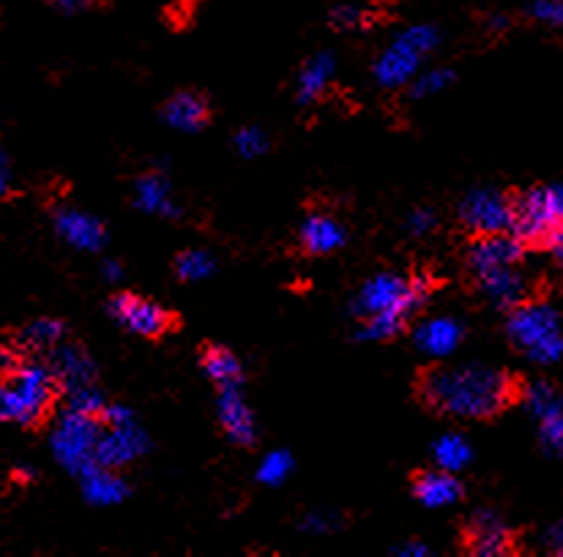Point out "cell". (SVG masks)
Listing matches in <instances>:
<instances>
[{
    "label": "cell",
    "instance_id": "obj_22",
    "mask_svg": "<svg viewBox=\"0 0 563 557\" xmlns=\"http://www.w3.org/2000/svg\"><path fill=\"white\" fill-rule=\"evenodd\" d=\"M82 498L93 505H115L129 498V483L112 467L91 465L80 472Z\"/></svg>",
    "mask_w": 563,
    "mask_h": 557
},
{
    "label": "cell",
    "instance_id": "obj_11",
    "mask_svg": "<svg viewBox=\"0 0 563 557\" xmlns=\"http://www.w3.org/2000/svg\"><path fill=\"white\" fill-rule=\"evenodd\" d=\"M522 399L528 404V413L539 424V441L544 452L553 457H563V397L550 386L548 380H537L522 388Z\"/></svg>",
    "mask_w": 563,
    "mask_h": 557
},
{
    "label": "cell",
    "instance_id": "obj_18",
    "mask_svg": "<svg viewBox=\"0 0 563 557\" xmlns=\"http://www.w3.org/2000/svg\"><path fill=\"white\" fill-rule=\"evenodd\" d=\"M476 287L482 290V296L487 298L493 307L498 309H515L522 301H528V281L520 274V266H506L495 268V271L482 274V277H473Z\"/></svg>",
    "mask_w": 563,
    "mask_h": 557
},
{
    "label": "cell",
    "instance_id": "obj_32",
    "mask_svg": "<svg viewBox=\"0 0 563 557\" xmlns=\"http://www.w3.org/2000/svg\"><path fill=\"white\" fill-rule=\"evenodd\" d=\"M452 82H454L452 69H432V71H424V75H416L413 82H410L408 88H410V96H413V99H427V96L446 91Z\"/></svg>",
    "mask_w": 563,
    "mask_h": 557
},
{
    "label": "cell",
    "instance_id": "obj_29",
    "mask_svg": "<svg viewBox=\"0 0 563 557\" xmlns=\"http://www.w3.org/2000/svg\"><path fill=\"white\" fill-rule=\"evenodd\" d=\"M217 271V263L208 252L202 249H187L178 255L176 260V274L181 281H202Z\"/></svg>",
    "mask_w": 563,
    "mask_h": 557
},
{
    "label": "cell",
    "instance_id": "obj_40",
    "mask_svg": "<svg viewBox=\"0 0 563 557\" xmlns=\"http://www.w3.org/2000/svg\"><path fill=\"white\" fill-rule=\"evenodd\" d=\"M11 191V167H9V156L0 151V200Z\"/></svg>",
    "mask_w": 563,
    "mask_h": 557
},
{
    "label": "cell",
    "instance_id": "obj_1",
    "mask_svg": "<svg viewBox=\"0 0 563 557\" xmlns=\"http://www.w3.org/2000/svg\"><path fill=\"white\" fill-rule=\"evenodd\" d=\"M419 397L430 410L452 419L487 421L522 399L520 377L482 364L421 371Z\"/></svg>",
    "mask_w": 563,
    "mask_h": 557
},
{
    "label": "cell",
    "instance_id": "obj_24",
    "mask_svg": "<svg viewBox=\"0 0 563 557\" xmlns=\"http://www.w3.org/2000/svg\"><path fill=\"white\" fill-rule=\"evenodd\" d=\"M334 55L331 53H318L301 66L298 71V86H296V99L298 104H314L320 96L325 93V88L334 80Z\"/></svg>",
    "mask_w": 563,
    "mask_h": 557
},
{
    "label": "cell",
    "instance_id": "obj_14",
    "mask_svg": "<svg viewBox=\"0 0 563 557\" xmlns=\"http://www.w3.org/2000/svg\"><path fill=\"white\" fill-rule=\"evenodd\" d=\"M47 364L53 369L55 380H58L60 391L69 393L75 388L93 386L96 382V364L88 356V350L77 342H60L58 347L47 353Z\"/></svg>",
    "mask_w": 563,
    "mask_h": 557
},
{
    "label": "cell",
    "instance_id": "obj_13",
    "mask_svg": "<svg viewBox=\"0 0 563 557\" xmlns=\"http://www.w3.org/2000/svg\"><path fill=\"white\" fill-rule=\"evenodd\" d=\"M526 255V244L515 233L476 235L468 246V271L471 277L495 271V268L520 266Z\"/></svg>",
    "mask_w": 563,
    "mask_h": 557
},
{
    "label": "cell",
    "instance_id": "obj_23",
    "mask_svg": "<svg viewBox=\"0 0 563 557\" xmlns=\"http://www.w3.org/2000/svg\"><path fill=\"white\" fill-rule=\"evenodd\" d=\"M134 205L145 213H159V216H178L181 213V208L173 200L170 181L159 170L140 176L137 186H134Z\"/></svg>",
    "mask_w": 563,
    "mask_h": 557
},
{
    "label": "cell",
    "instance_id": "obj_42",
    "mask_svg": "<svg viewBox=\"0 0 563 557\" xmlns=\"http://www.w3.org/2000/svg\"><path fill=\"white\" fill-rule=\"evenodd\" d=\"M548 197H550V202H553L555 216H559L561 224H563V183L548 186Z\"/></svg>",
    "mask_w": 563,
    "mask_h": 557
},
{
    "label": "cell",
    "instance_id": "obj_7",
    "mask_svg": "<svg viewBox=\"0 0 563 557\" xmlns=\"http://www.w3.org/2000/svg\"><path fill=\"white\" fill-rule=\"evenodd\" d=\"M101 419L64 410L53 430V454L69 472L80 476L86 467L96 465V446H99Z\"/></svg>",
    "mask_w": 563,
    "mask_h": 557
},
{
    "label": "cell",
    "instance_id": "obj_35",
    "mask_svg": "<svg viewBox=\"0 0 563 557\" xmlns=\"http://www.w3.org/2000/svg\"><path fill=\"white\" fill-rule=\"evenodd\" d=\"M531 16L544 25L563 27V0H533Z\"/></svg>",
    "mask_w": 563,
    "mask_h": 557
},
{
    "label": "cell",
    "instance_id": "obj_36",
    "mask_svg": "<svg viewBox=\"0 0 563 557\" xmlns=\"http://www.w3.org/2000/svg\"><path fill=\"white\" fill-rule=\"evenodd\" d=\"M435 224H438V216L430 211V208H416V211H410L408 219H405V227H408V233L416 235V238L430 235L432 230H435Z\"/></svg>",
    "mask_w": 563,
    "mask_h": 557
},
{
    "label": "cell",
    "instance_id": "obj_6",
    "mask_svg": "<svg viewBox=\"0 0 563 557\" xmlns=\"http://www.w3.org/2000/svg\"><path fill=\"white\" fill-rule=\"evenodd\" d=\"M148 448V437L140 430L137 419L123 404H107L104 415H101V435L99 446H96V463L121 470V467L132 465L134 459L143 457Z\"/></svg>",
    "mask_w": 563,
    "mask_h": 557
},
{
    "label": "cell",
    "instance_id": "obj_34",
    "mask_svg": "<svg viewBox=\"0 0 563 557\" xmlns=\"http://www.w3.org/2000/svg\"><path fill=\"white\" fill-rule=\"evenodd\" d=\"M303 533H314V536H323V533H334L340 527V514L336 511H312V514L303 516L301 525Z\"/></svg>",
    "mask_w": 563,
    "mask_h": 557
},
{
    "label": "cell",
    "instance_id": "obj_3",
    "mask_svg": "<svg viewBox=\"0 0 563 557\" xmlns=\"http://www.w3.org/2000/svg\"><path fill=\"white\" fill-rule=\"evenodd\" d=\"M60 393L47 361H20V367L0 380V421L38 426L49 419Z\"/></svg>",
    "mask_w": 563,
    "mask_h": 557
},
{
    "label": "cell",
    "instance_id": "obj_2",
    "mask_svg": "<svg viewBox=\"0 0 563 557\" xmlns=\"http://www.w3.org/2000/svg\"><path fill=\"white\" fill-rule=\"evenodd\" d=\"M435 287L438 281L430 271H416L410 277L394 271L377 274L358 290L353 301V314L362 318L356 336L362 342L394 339L430 301Z\"/></svg>",
    "mask_w": 563,
    "mask_h": 557
},
{
    "label": "cell",
    "instance_id": "obj_17",
    "mask_svg": "<svg viewBox=\"0 0 563 557\" xmlns=\"http://www.w3.org/2000/svg\"><path fill=\"white\" fill-rule=\"evenodd\" d=\"M298 244H301V249L312 257L331 255V252H340L342 246L347 244V230L345 224L336 216H331V213L312 211L301 222Z\"/></svg>",
    "mask_w": 563,
    "mask_h": 557
},
{
    "label": "cell",
    "instance_id": "obj_27",
    "mask_svg": "<svg viewBox=\"0 0 563 557\" xmlns=\"http://www.w3.org/2000/svg\"><path fill=\"white\" fill-rule=\"evenodd\" d=\"M432 457H435L438 467H443L449 472H457L465 465H471L473 448L463 435H443L432 446Z\"/></svg>",
    "mask_w": 563,
    "mask_h": 557
},
{
    "label": "cell",
    "instance_id": "obj_8",
    "mask_svg": "<svg viewBox=\"0 0 563 557\" xmlns=\"http://www.w3.org/2000/svg\"><path fill=\"white\" fill-rule=\"evenodd\" d=\"M107 312L123 331L145 339H162L178 328L176 312L137 292H118L107 301Z\"/></svg>",
    "mask_w": 563,
    "mask_h": 557
},
{
    "label": "cell",
    "instance_id": "obj_21",
    "mask_svg": "<svg viewBox=\"0 0 563 557\" xmlns=\"http://www.w3.org/2000/svg\"><path fill=\"white\" fill-rule=\"evenodd\" d=\"M465 328L454 318H432L416 328V347L432 358H446L463 345Z\"/></svg>",
    "mask_w": 563,
    "mask_h": 557
},
{
    "label": "cell",
    "instance_id": "obj_30",
    "mask_svg": "<svg viewBox=\"0 0 563 557\" xmlns=\"http://www.w3.org/2000/svg\"><path fill=\"white\" fill-rule=\"evenodd\" d=\"M66 397V410H75V413H82V415H93V419H101L107 410V399L104 393L93 386H82V388H75V391L64 393Z\"/></svg>",
    "mask_w": 563,
    "mask_h": 557
},
{
    "label": "cell",
    "instance_id": "obj_9",
    "mask_svg": "<svg viewBox=\"0 0 563 557\" xmlns=\"http://www.w3.org/2000/svg\"><path fill=\"white\" fill-rule=\"evenodd\" d=\"M460 224L476 235L511 233L515 224V194L500 189H473L457 208Z\"/></svg>",
    "mask_w": 563,
    "mask_h": 557
},
{
    "label": "cell",
    "instance_id": "obj_4",
    "mask_svg": "<svg viewBox=\"0 0 563 557\" xmlns=\"http://www.w3.org/2000/svg\"><path fill=\"white\" fill-rule=\"evenodd\" d=\"M506 334L517 350L526 353L533 364L553 367L563 358L561 314L544 301H522L509 309Z\"/></svg>",
    "mask_w": 563,
    "mask_h": 557
},
{
    "label": "cell",
    "instance_id": "obj_20",
    "mask_svg": "<svg viewBox=\"0 0 563 557\" xmlns=\"http://www.w3.org/2000/svg\"><path fill=\"white\" fill-rule=\"evenodd\" d=\"M413 498L419 500L427 509H443V505H452L463 498V483L454 472L443 470H421L413 476Z\"/></svg>",
    "mask_w": 563,
    "mask_h": 557
},
{
    "label": "cell",
    "instance_id": "obj_45",
    "mask_svg": "<svg viewBox=\"0 0 563 557\" xmlns=\"http://www.w3.org/2000/svg\"><path fill=\"white\" fill-rule=\"evenodd\" d=\"M509 25V20H506V16H493V20H489V27H493V31H500V27H506Z\"/></svg>",
    "mask_w": 563,
    "mask_h": 557
},
{
    "label": "cell",
    "instance_id": "obj_33",
    "mask_svg": "<svg viewBox=\"0 0 563 557\" xmlns=\"http://www.w3.org/2000/svg\"><path fill=\"white\" fill-rule=\"evenodd\" d=\"M233 143H235V151H239L244 159H257V156L266 154V151H268L266 132H263V129H257V126L239 129V132H235V137H233Z\"/></svg>",
    "mask_w": 563,
    "mask_h": 557
},
{
    "label": "cell",
    "instance_id": "obj_15",
    "mask_svg": "<svg viewBox=\"0 0 563 557\" xmlns=\"http://www.w3.org/2000/svg\"><path fill=\"white\" fill-rule=\"evenodd\" d=\"M55 230H58L60 238L69 246L80 252H99L107 244V227L101 219L91 216L86 211H77V208L60 205L55 208Z\"/></svg>",
    "mask_w": 563,
    "mask_h": 557
},
{
    "label": "cell",
    "instance_id": "obj_44",
    "mask_svg": "<svg viewBox=\"0 0 563 557\" xmlns=\"http://www.w3.org/2000/svg\"><path fill=\"white\" fill-rule=\"evenodd\" d=\"M33 478H36V472H33L31 465H16V467H14V481L31 483Z\"/></svg>",
    "mask_w": 563,
    "mask_h": 557
},
{
    "label": "cell",
    "instance_id": "obj_31",
    "mask_svg": "<svg viewBox=\"0 0 563 557\" xmlns=\"http://www.w3.org/2000/svg\"><path fill=\"white\" fill-rule=\"evenodd\" d=\"M292 472V457L287 452H272L263 457V463L257 465V481L266 483V487H279L285 483V478Z\"/></svg>",
    "mask_w": 563,
    "mask_h": 557
},
{
    "label": "cell",
    "instance_id": "obj_25",
    "mask_svg": "<svg viewBox=\"0 0 563 557\" xmlns=\"http://www.w3.org/2000/svg\"><path fill=\"white\" fill-rule=\"evenodd\" d=\"M200 367L217 382V388L244 386V369H241L239 356L222 345H206L200 350Z\"/></svg>",
    "mask_w": 563,
    "mask_h": 557
},
{
    "label": "cell",
    "instance_id": "obj_43",
    "mask_svg": "<svg viewBox=\"0 0 563 557\" xmlns=\"http://www.w3.org/2000/svg\"><path fill=\"white\" fill-rule=\"evenodd\" d=\"M101 271H104V277L110 279V281H115V279L123 277V268H121V263H118V260H107L104 266H101Z\"/></svg>",
    "mask_w": 563,
    "mask_h": 557
},
{
    "label": "cell",
    "instance_id": "obj_39",
    "mask_svg": "<svg viewBox=\"0 0 563 557\" xmlns=\"http://www.w3.org/2000/svg\"><path fill=\"white\" fill-rule=\"evenodd\" d=\"M544 547H548V553L563 555V520L548 527V533H544Z\"/></svg>",
    "mask_w": 563,
    "mask_h": 557
},
{
    "label": "cell",
    "instance_id": "obj_26",
    "mask_svg": "<svg viewBox=\"0 0 563 557\" xmlns=\"http://www.w3.org/2000/svg\"><path fill=\"white\" fill-rule=\"evenodd\" d=\"M66 339V325L55 318H38L27 323L25 328L16 334V347L22 353H49Z\"/></svg>",
    "mask_w": 563,
    "mask_h": 557
},
{
    "label": "cell",
    "instance_id": "obj_37",
    "mask_svg": "<svg viewBox=\"0 0 563 557\" xmlns=\"http://www.w3.org/2000/svg\"><path fill=\"white\" fill-rule=\"evenodd\" d=\"M47 3L60 14H82V11L99 5V0H47Z\"/></svg>",
    "mask_w": 563,
    "mask_h": 557
},
{
    "label": "cell",
    "instance_id": "obj_12",
    "mask_svg": "<svg viewBox=\"0 0 563 557\" xmlns=\"http://www.w3.org/2000/svg\"><path fill=\"white\" fill-rule=\"evenodd\" d=\"M463 547L478 557L511 555L517 553V533L493 511H476L463 531Z\"/></svg>",
    "mask_w": 563,
    "mask_h": 557
},
{
    "label": "cell",
    "instance_id": "obj_5",
    "mask_svg": "<svg viewBox=\"0 0 563 557\" xmlns=\"http://www.w3.org/2000/svg\"><path fill=\"white\" fill-rule=\"evenodd\" d=\"M441 44V31L435 25H410L383 49L380 58L375 60V80L377 86L397 91L408 88L413 77L419 75V66L432 49Z\"/></svg>",
    "mask_w": 563,
    "mask_h": 557
},
{
    "label": "cell",
    "instance_id": "obj_28",
    "mask_svg": "<svg viewBox=\"0 0 563 557\" xmlns=\"http://www.w3.org/2000/svg\"><path fill=\"white\" fill-rule=\"evenodd\" d=\"M375 9L364 3H340L329 14L331 27H336V31H367L375 25Z\"/></svg>",
    "mask_w": 563,
    "mask_h": 557
},
{
    "label": "cell",
    "instance_id": "obj_41",
    "mask_svg": "<svg viewBox=\"0 0 563 557\" xmlns=\"http://www.w3.org/2000/svg\"><path fill=\"white\" fill-rule=\"evenodd\" d=\"M394 553L402 555V557H413V555L424 557V555H430V547L421 542H408V544H399V547H394Z\"/></svg>",
    "mask_w": 563,
    "mask_h": 557
},
{
    "label": "cell",
    "instance_id": "obj_38",
    "mask_svg": "<svg viewBox=\"0 0 563 557\" xmlns=\"http://www.w3.org/2000/svg\"><path fill=\"white\" fill-rule=\"evenodd\" d=\"M20 361H22L20 347L0 345V380H3V377H9L11 371L20 367Z\"/></svg>",
    "mask_w": 563,
    "mask_h": 557
},
{
    "label": "cell",
    "instance_id": "obj_19",
    "mask_svg": "<svg viewBox=\"0 0 563 557\" xmlns=\"http://www.w3.org/2000/svg\"><path fill=\"white\" fill-rule=\"evenodd\" d=\"M162 121L178 132H200L211 123V104L197 91H178L162 107Z\"/></svg>",
    "mask_w": 563,
    "mask_h": 557
},
{
    "label": "cell",
    "instance_id": "obj_10",
    "mask_svg": "<svg viewBox=\"0 0 563 557\" xmlns=\"http://www.w3.org/2000/svg\"><path fill=\"white\" fill-rule=\"evenodd\" d=\"M561 230V219L555 216L553 202L548 197V186L517 191L515 194V224L511 233L526 246H553Z\"/></svg>",
    "mask_w": 563,
    "mask_h": 557
},
{
    "label": "cell",
    "instance_id": "obj_46",
    "mask_svg": "<svg viewBox=\"0 0 563 557\" xmlns=\"http://www.w3.org/2000/svg\"><path fill=\"white\" fill-rule=\"evenodd\" d=\"M550 249L555 252V260H559V266L563 268V241H559V244H553Z\"/></svg>",
    "mask_w": 563,
    "mask_h": 557
},
{
    "label": "cell",
    "instance_id": "obj_16",
    "mask_svg": "<svg viewBox=\"0 0 563 557\" xmlns=\"http://www.w3.org/2000/svg\"><path fill=\"white\" fill-rule=\"evenodd\" d=\"M219 424H222L224 435L239 446H255L257 443V421L255 413L246 404L241 386L235 388H219V402H217Z\"/></svg>",
    "mask_w": 563,
    "mask_h": 557
}]
</instances>
